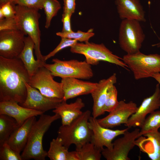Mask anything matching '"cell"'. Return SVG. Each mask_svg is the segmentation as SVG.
Returning <instances> with one entry per match:
<instances>
[{
    "mask_svg": "<svg viewBox=\"0 0 160 160\" xmlns=\"http://www.w3.org/2000/svg\"><path fill=\"white\" fill-rule=\"evenodd\" d=\"M34 47V44L31 38L29 36H25L23 49L18 57L24 64L30 78L39 68L44 66L43 64L35 59L33 55Z\"/></svg>",
    "mask_w": 160,
    "mask_h": 160,
    "instance_id": "603a6c76",
    "label": "cell"
},
{
    "mask_svg": "<svg viewBox=\"0 0 160 160\" xmlns=\"http://www.w3.org/2000/svg\"><path fill=\"white\" fill-rule=\"evenodd\" d=\"M138 107L132 101L126 103L124 100L119 102L116 106L105 117L97 119L102 126L112 128L126 124L130 118L136 111Z\"/></svg>",
    "mask_w": 160,
    "mask_h": 160,
    "instance_id": "4fadbf2b",
    "label": "cell"
},
{
    "mask_svg": "<svg viewBox=\"0 0 160 160\" xmlns=\"http://www.w3.org/2000/svg\"><path fill=\"white\" fill-rule=\"evenodd\" d=\"M145 38L140 22L134 20H122L119 27V41L120 47L127 54L140 51Z\"/></svg>",
    "mask_w": 160,
    "mask_h": 160,
    "instance_id": "ba28073f",
    "label": "cell"
},
{
    "mask_svg": "<svg viewBox=\"0 0 160 160\" xmlns=\"http://www.w3.org/2000/svg\"><path fill=\"white\" fill-rule=\"evenodd\" d=\"M53 76L49 69L41 66L31 77L28 84L46 97L63 99L64 93L62 84L55 81Z\"/></svg>",
    "mask_w": 160,
    "mask_h": 160,
    "instance_id": "9c48e42d",
    "label": "cell"
},
{
    "mask_svg": "<svg viewBox=\"0 0 160 160\" xmlns=\"http://www.w3.org/2000/svg\"><path fill=\"white\" fill-rule=\"evenodd\" d=\"M116 73H114L107 79L100 80L97 82L96 88L91 93L93 100L92 116L97 118L105 113L104 108L108 88L116 82Z\"/></svg>",
    "mask_w": 160,
    "mask_h": 160,
    "instance_id": "e0dca14e",
    "label": "cell"
},
{
    "mask_svg": "<svg viewBox=\"0 0 160 160\" xmlns=\"http://www.w3.org/2000/svg\"><path fill=\"white\" fill-rule=\"evenodd\" d=\"M17 0H0V6L8 2H10L12 4Z\"/></svg>",
    "mask_w": 160,
    "mask_h": 160,
    "instance_id": "ab89813d",
    "label": "cell"
},
{
    "mask_svg": "<svg viewBox=\"0 0 160 160\" xmlns=\"http://www.w3.org/2000/svg\"><path fill=\"white\" fill-rule=\"evenodd\" d=\"M151 77L155 79L160 85V73L158 72L153 74Z\"/></svg>",
    "mask_w": 160,
    "mask_h": 160,
    "instance_id": "f35d334b",
    "label": "cell"
},
{
    "mask_svg": "<svg viewBox=\"0 0 160 160\" xmlns=\"http://www.w3.org/2000/svg\"><path fill=\"white\" fill-rule=\"evenodd\" d=\"M14 102H0V115H8L15 119L20 126L29 118L40 115L42 112L23 107Z\"/></svg>",
    "mask_w": 160,
    "mask_h": 160,
    "instance_id": "ac0fdd59",
    "label": "cell"
},
{
    "mask_svg": "<svg viewBox=\"0 0 160 160\" xmlns=\"http://www.w3.org/2000/svg\"></svg>",
    "mask_w": 160,
    "mask_h": 160,
    "instance_id": "7bdbcfd3",
    "label": "cell"
},
{
    "mask_svg": "<svg viewBox=\"0 0 160 160\" xmlns=\"http://www.w3.org/2000/svg\"><path fill=\"white\" fill-rule=\"evenodd\" d=\"M15 18L19 29L25 35L29 36L34 44V49L37 60L44 64L40 50L41 31L39 27V19L41 15L39 9L15 5Z\"/></svg>",
    "mask_w": 160,
    "mask_h": 160,
    "instance_id": "277c9868",
    "label": "cell"
},
{
    "mask_svg": "<svg viewBox=\"0 0 160 160\" xmlns=\"http://www.w3.org/2000/svg\"><path fill=\"white\" fill-rule=\"evenodd\" d=\"M160 108V89L159 84L156 85L154 93L144 98L136 112L129 118L125 126L130 128L138 127L140 128L146 116Z\"/></svg>",
    "mask_w": 160,
    "mask_h": 160,
    "instance_id": "5bb4252c",
    "label": "cell"
},
{
    "mask_svg": "<svg viewBox=\"0 0 160 160\" xmlns=\"http://www.w3.org/2000/svg\"><path fill=\"white\" fill-rule=\"evenodd\" d=\"M61 139L57 137L50 142L47 156L51 160H67L69 151Z\"/></svg>",
    "mask_w": 160,
    "mask_h": 160,
    "instance_id": "d4e9b609",
    "label": "cell"
},
{
    "mask_svg": "<svg viewBox=\"0 0 160 160\" xmlns=\"http://www.w3.org/2000/svg\"><path fill=\"white\" fill-rule=\"evenodd\" d=\"M140 130L136 128L131 132L127 131L122 137L113 143L111 150L104 148L102 155L107 160H130L129 153L136 145V140L140 137Z\"/></svg>",
    "mask_w": 160,
    "mask_h": 160,
    "instance_id": "30bf717a",
    "label": "cell"
},
{
    "mask_svg": "<svg viewBox=\"0 0 160 160\" xmlns=\"http://www.w3.org/2000/svg\"><path fill=\"white\" fill-rule=\"evenodd\" d=\"M35 117L27 119L11 135L6 142L12 149L20 153L26 144L32 127L36 121Z\"/></svg>",
    "mask_w": 160,
    "mask_h": 160,
    "instance_id": "44dd1931",
    "label": "cell"
},
{
    "mask_svg": "<svg viewBox=\"0 0 160 160\" xmlns=\"http://www.w3.org/2000/svg\"><path fill=\"white\" fill-rule=\"evenodd\" d=\"M85 106L82 100L80 98H77L74 102L70 103L63 100L53 110L52 112L60 116L62 125H67L70 124L82 114L83 112L81 110Z\"/></svg>",
    "mask_w": 160,
    "mask_h": 160,
    "instance_id": "ffe728a7",
    "label": "cell"
},
{
    "mask_svg": "<svg viewBox=\"0 0 160 160\" xmlns=\"http://www.w3.org/2000/svg\"><path fill=\"white\" fill-rule=\"evenodd\" d=\"M40 116L32 127L27 143L21 154L22 160H44L47 156V152L43 147V137L52 123L60 117L56 113L52 116L43 113Z\"/></svg>",
    "mask_w": 160,
    "mask_h": 160,
    "instance_id": "7a4b0ae2",
    "label": "cell"
},
{
    "mask_svg": "<svg viewBox=\"0 0 160 160\" xmlns=\"http://www.w3.org/2000/svg\"><path fill=\"white\" fill-rule=\"evenodd\" d=\"M61 7L60 3L57 0H45L43 9L46 15V28H49L52 19L57 15Z\"/></svg>",
    "mask_w": 160,
    "mask_h": 160,
    "instance_id": "83f0119b",
    "label": "cell"
},
{
    "mask_svg": "<svg viewBox=\"0 0 160 160\" xmlns=\"http://www.w3.org/2000/svg\"><path fill=\"white\" fill-rule=\"evenodd\" d=\"M71 15L68 13H63L62 21L63 23L62 32H68L72 31L71 28Z\"/></svg>",
    "mask_w": 160,
    "mask_h": 160,
    "instance_id": "8d00e7d4",
    "label": "cell"
},
{
    "mask_svg": "<svg viewBox=\"0 0 160 160\" xmlns=\"http://www.w3.org/2000/svg\"><path fill=\"white\" fill-rule=\"evenodd\" d=\"M0 160H22L20 153L12 149L7 143L0 146Z\"/></svg>",
    "mask_w": 160,
    "mask_h": 160,
    "instance_id": "4dcf8cb0",
    "label": "cell"
},
{
    "mask_svg": "<svg viewBox=\"0 0 160 160\" xmlns=\"http://www.w3.org/2000/svg\"><path fill=\"white\" fill-rule=\"evenodd\" d=\"M115 4L120 19L145 22V12L139 0H116Z\"/></svg>",
    "mask_w": 160,
    "mask_h": 160,
    "instance_id": "d6986e66",
    "label": "cell"
},
{
    "mask_svg": "<svg viewBox=\"0 0 160 160\" xmlns=\"http://www.w3.org/2000/svg\"><path fill=\"white\" fill-rule=\"evenodd\" d=\"M159 40L160 41L159 42V43H157V44H153L152 45V47L156 46L157 47H160V38H159Z\"/></svg>",
    "mask_w": 160,
    "mask_h": 160,
    "instance_id": "60d3db41",
    "label": "cell"
},
{
    "mask_svg": "<svg viewBox=\"0 0 160 160\" xmlns=\"http://www.w3.org/2000/svg\"><path fill=\"white\" fill-rule=\"evenodd\" d=\"M15 29H19L15 18H4L0 20V31Z\"/></svg>",
    "mask_w": 160,
    "mask_h": 160,
    "instance_id": "e575fe53",
    "label": "cell"
},
{
    "mask_svg": "<svg viewBox=\"0 0 160 160\" xmlns=\"http://www.w3.org/2000/svg\"><path fill=\"white\" fill-rule=\"evenodd\" d=\"M160 127V110L155 111L146 117L140 127V137L144 134L158 131Z\"/></svg>",
    "mask_w": 160,
    "mask_h": 160,
    "instance_id": "4316f807",
    "label": "cell"
},
{
    "mask_svg": "<svg viewBox=\"0 0 160 160\" xmlns=\"http://www.w3.org/2000/svg\"><path fill=\"white\" fill-rule=\"evenodd\" d=\"M25 35L20 29L0 31V56L7 59L18 57L24 46Z\"/></svg>",
    "mask_w": 160,
    "mask_h": 160,
    "instance_id": "8fae6325",
    "label": "cell"
},
{
    "mask_svg": "<svg viewBox=\"0 0 160 160\" xmlns=\"http://www.w3.org/2000/svg\"><path fill=\"white\" fill-rule=\"evenodd\" d=\"M72 53L83 55L86 61L91 65H96L103 61L115 64L128 70L122 58L113 54L103 43L97 44L89 41L77 42L71 47Z\"/></svg>",
    "mask_w": 160,
    "mask_h": 160,
    "instance_id": "5b68a950",
    "label": "cell"
},
{
    "mask_svg": "<svg viewBox=\"0 0 160 160\" xmlns=\"http://www.w3.org/2000/svg\"><path fill=\"white\" fill-rule=\"evenodd\" d=\"M80 160H100L102 150L96 148L90 142L84 144L79 147L76 148Z\"/></svg>",
    "mask_w": 160,
    "mask_h": 160,
    "instance_id": "484cf974",
    "label": "cell"
},
{
    "mask_svg": "<svg viewBox=\"0 0 160 160\" xmlns=\"http://www.w3.org/2000/svg\"><path fill=\"white\" fill-rule=\"evenodd\" d=\"M89 127L92 131L90 142L97 148L102 150L105 147L111 150L113 147V140L116 137L124 133L129 129L112 130L101 126L98 123L97 119L90 116L89 121Z\"/></svg>",
    "mask_w": 160,
    "mask_h": 160,
    "instance_id": "7c38bea8",
    "label": "cell"
},
{
    "mask_svg": "<svg viewBox=\"0 0 160 160\" xmlns=\"http://www.w3.org/2000/svg\"><path fill=\"white\" fill-rule=\"evenodd\" d=\"M56 35L61 38H65L77 40L80 42H86L89 41V39L95 35V33L89 31L84 32L80 30L77 32L73 31L68 32H59Z\"/></svg>",
    "mask_w": 160,
    "mask_h": 160,
    "instance_id": "f1b7e54d",
    "label": "cell"
},
{
    "mask_svg": "<svg viewBox=\"0 0 160 160\" xmlns=\"http://www.w3.org/2000/svg\"><path fill=\"white\" fill-rule=\"evenodd\" d=\"M63 13H68L72 16L76 8V0H63Z\"/></svg>",
    "mask_w": 160,
    "mask_h": 160,
    "instance_id": "d590c367",
    "label": "cell"
},
{
    "mask_svg": "<svg viewBox=\"0 0 160 160\" xmlns=\"http://www.w3.org/2000/svg\"><path fill=\"white\" fill-rule=\"evenodd\" d=\"M44 1L45 0H17L13 4L39 10L43 9Z\"/></svg>",
    "mask_w": 160,
    "mask_h": 160,
    "instance_id": "d6a6232c",
    "label": "cell"
},
{
    "mask_svg": "<svg viewBox=\"0 0 160 160\" xmlns=\"http://www.w3.org/2000/svg\"><path fill=\"white\" fill-rule=\"evenodd\" d=\"M90 115V111L87 110L69 124L59 127L57 137L61 139L64 146L68 148L74 144L78 148L90 142L92 131L89 124Z\"/></svg>",
    "mask_w": 160,
    "mask_h": 160,
    "instance_id": "3957f363",
    "label": "cell"
},
{
    "mask_svg": "<svg viewBox=\"0 0 160 160\" xmlns=\"http://www.w3.org/2000/svg\"><path fill=\"white\" fill-rule=\"evenodd\" d=\"M30 79L20 58L7 59L0 56V102L23 103L27 95L25 81L28 83Z\"/></svg>",
    "mask_w": 160,
    "mask_h": 160,
    "instance_id": "6da1fadb",
    "label": "cell"
},
{
    "mask_svg": "<svg viewBox=\"0 0 160 160\" xmlns=\"http://www.w3.org/2000/svg\"><path fill=\"white\" fill-rule=\"evenodd\" d=\"M52 62L53 63L51 64L45 63L44 66L51 71L54 76L88 79L93 76L91 65L86 60H62L54 58Z\"/></svg>",
    "mask_w": 160,
    "mask_h": 160,
    "instance_id": "52a82bcc",
    "label": "cell"
},
{
    "mask_svg": "<svg viewBox=\"0 0 160 160\" xmlns=\"http://www.w3.org/2000/svg\"><path fill=\"white\" fill-rule=\"evenodd\" d=\"M118 92L114 85L108 89L107 97L104 108V111L109 113L117 105L119 102L117 100Z\"/></svg>",
    "mask_w": 160,
    "mask_h": 160,
    "instance_id": "f546056e",
    "label": "cell"
},
{
    "mask_svg": "<svg viewBox=\"0 0 160 160\" xmlns=\"http://www.w3.org/2000/svg\"><path fill=\"white\" fill-rule=\"evenodd\" d=\"M122 60L133 72L137 80L151 77L160 72V55H145L140 51L133 54H127Z\"/></svg>",
    "mask_w": 160,
    "mask_h": 160,
    "instance_id": "8992f818",
    "label": "cell"
},
{
    "mask_svg": "<svg viewBox=\"0 0 160 160\" xmlns=\"http://www.w3.org/2000/svg\"><path fill=\"white\" fill-rule=\"evenodd\" d=\"M64 93L63 100L91 94L96 87L97 82L84 81L74 78H62L61 81Z\"/></svg>",
    "mask_w": 160,
    "mask_h": 160,
    "instance_id": "2e32d148",
    "label": "cell"
},
{
    "mask_svg": "<svg viewBox=\"0 0 160 160\" xmlns=\"http://www.w3.org/2000/svg\"><path fill=\"white\" fill-rule=\"evenodd\" d=\"M25 83L27 95L24 102L20 104L23 107L44 113L55 109L63 101L62 99L46 97L36 89L30 86L25 81Z\"/></svg>",
    "mask_w": 160,
    "mask_h": 160,
    "instance_id": "9a60e30c",
    "label": "cell"
},
{
    "mask_svg": "<svg viewBox=\"0 0 160 160\" xmlns=\"http://www.w3.org/2000/svg\"><path fill=\"white\" fill-rule=\"evenodd\" d=\"M67 160H80L77 152L76 151H69Z\"/></svg>",
    "mask_w": 160,
    "mask_h": 160,
    "instance_id": "74e56055",
    "label": "cell"
},
{
    "mask_svg": "<svg viewBox=\"0 0 160 160\" xmlns=\"http://www.w3.org/2000/svg\"><path fill=\"white\" fill-rule=\"evenodd\" d=\"M15 5L10 2H8L0 6V10L2 12L5 18H15Z\"/></svg>",
    "mask_w": 160,
    "mask_h": 160,
    "instance_id": "836d02e7",
    "label": "cell"
},
{
    "mask_svg": "<svg viewBox=\"0 0 160 160\" xmlns=\"http://www.w3.org/2000/svg\"><path fill=\"white\" fill-rule=\"evenodd\" d=\"M144 141L141 136L136 139V143L143 144L145 147L140 149L146 153L152 160H160V132L159 131L150 132L143 135Z\"/></svg>",
    "mask_w": 160,
    "mask_h": 160,
    "instance_id": "7402d4cb",
    "label": "cell"
},
{
    "mask_svg": "<svg viewBox=\"0 0 160 160\" xmlns=\"http://www.w3.org/2000/svg\"><path fill=\"white\" fill-rule=\"evenodd\" d=\"M20 127L13 118L6 115H0V146L6 143Z\"/></svg>",
    "mask_w": 160,
    "mask_h": 160,
    "instance_id": "cb8c5ba5",
    "label": "cell"
},
{
    "mask_svg": "<svg viewBox=\"0 0 160 160\" xmlns=\"http://www.w3.org/2000/svg\"><path fill=\"white\" fill-rule=\"evenodd\" d=\"M61 40L56 47L47 55L43 56V58L45 62L50 58L54 56L61 50L68 47H71L78 42V41L65 38H61Z\"/></svg>",
    "mask_w": 160,
    "mask_h": 160,
    "instance_id": "1f68e13d",
    "label": "cell"
},
{
    "mask_svg": "<svg viewBox=\"0 0 160 160\" xmlns=\"http://www.w3.org/2000/svg\"><path fill=\"white\" fill-rule=\"evenodd\" d=\"M5 18L2 12L0 10V20Z\"/></svg>",
    "mask_w": 160,
    "mask_h": 160,
    "instance_id": "b9f144b4",
    "label": "cell"
}]
</instances>
